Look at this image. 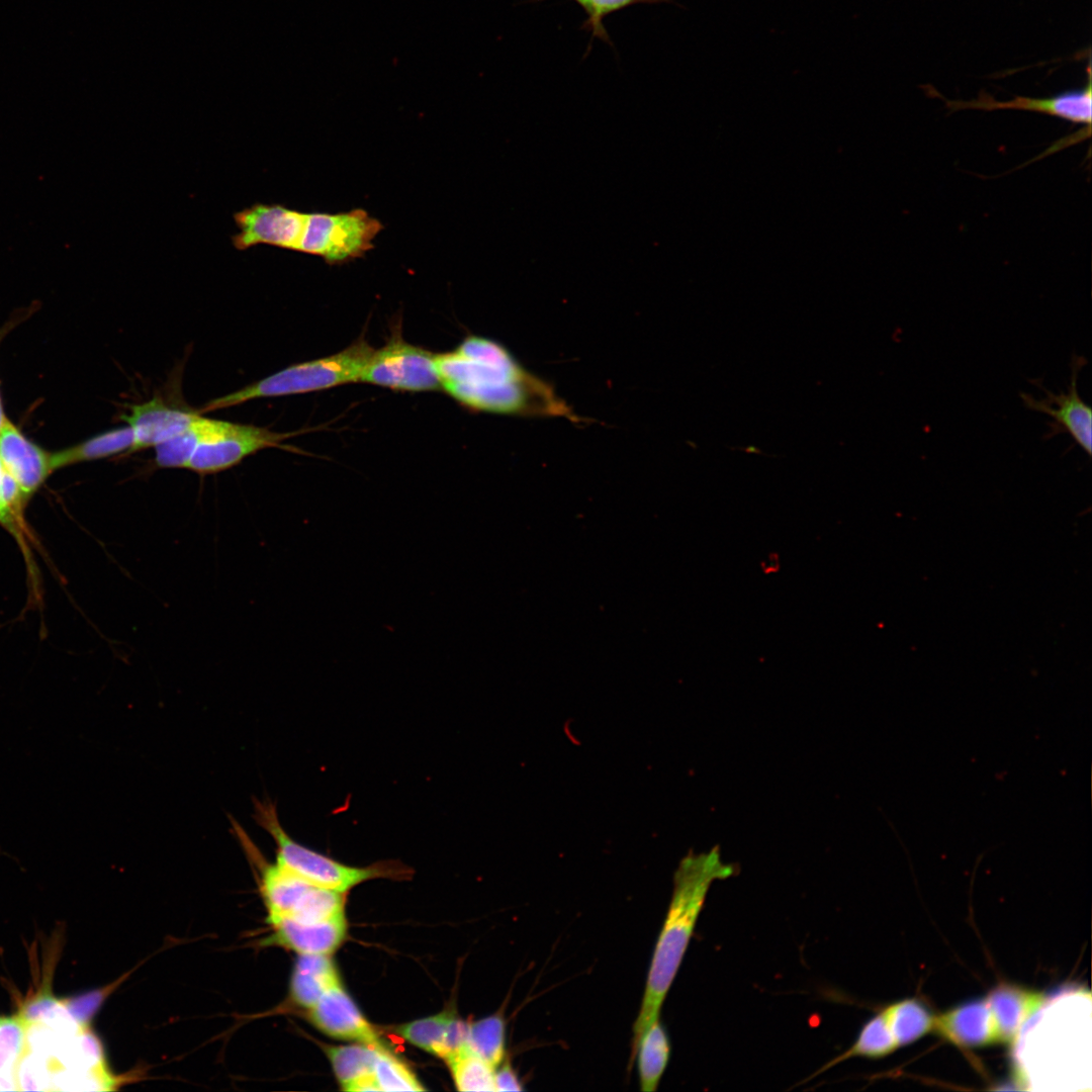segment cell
<instances>
[{
    "label": "cell",
    "instance_id": "cell-1",
    "mask_svg": "<svg viewBox=\"0 0 1092 1092\" xmlns=\"http://www.w3.org/2000/svg\"><path fill=\"white\" fill-rule=\"evenodd\" d=\"M441 388L476 413L583 422L553 384L529 370L500 342L468 335L435 355Z\"/></svg>",
    "mask_w": 1092,
    "mask_h": 1092
},
{
    "label": "cell",
    "instance_id": "cell-2",
    "mask_svg": "<svg viewBox=\"0 0 1092 1092\" xmlns=\"http://www.w3.org/2000/svg\"><path fill=\"white\" fill-rule=\"evenodd\" d=\"M733 873L732 866L721 861L718 849L687 856L680 862L633 1026L632 1057L641 1035L659 1019L661 1006L681 964L711 884Z\"/></svg>",
    "mask_w": 1092,
    "mask_h": 1092
},
{
    "label": "cell",
    "instance_id": "cell-3",
    "mask_svg": "<svg viewBox=\"0 0 1092 1092\" xmlns=\"http://www.w3.org/2000/svg\"><path fill=\"white\" fill-rule=\"evenodd\" d=\"M373 351L362 336L341 352L290 365L237 391L209 400L198 412L207 413L257 398L300 394L360 381Z\"/></svg>",
    "mask_w": 1092,
    "mask_h": 1092
},
{
    "label": "cell",
    "instance_id": "cell-4",
    "mask_svg": "<svg viewBox=\"0 0 1092 1092\" xmlns=\"http://www.w3.org/2000/svg\"><path fill=\"white\" fill-rule=\"evenodd\" d=\"M254 817L276 844V862L313 885L345 893L377 878L403 879L411 870L397 860H381L353 867L315 851L294 840L282 827L273 802H254Z\"/></svg>",
    "mask_w": 1092,
    "mask_h": 1092
},
{
    "label": "cell",
    "instance_id": "cell-5",
    "mask_svg": "<svg viewBox=\"0 0 1092 1092\" xmlns=\"http://www.w3.org/2000/svg\"><path fill=\"white\" fill-rule=\"evenodd\" d=\"M383 224L362 208L340 213H307L298 252L322 257L329 265L362 258L374 248Z\"/></svg>",
    "mask_w": 1092,
    "mask_h": 1092
},
{
    "label": "cell",
    "instance_id": "cell-6",
    "mask_svg": "<svg viewBox=\"0 0 1092 1092\" xmlns=\"http://www.w3.org/2000/svg\"><path fill=\"white\" fill-rule=\"evenodd\" d=\"M360 381L400 391L441 388L435 354L407 343L396 326L385 345L373 351Z\"/></svg>",
    "mask_w": 1092,
    "mask_h": 1092
},
{
    "label": "cell",
    "instance_id": "cell-7",
    "mask_svg": "<svg viewBox=\"0 0 1092 1092\" xmlns=\"http://www.w3.org/2000/svg\"><path fill=\"white\" fill-rule=\"evenodd\" d=\"M295 434L213 419L187 469L200 475L221 472L260 450L284 448L282 442Z\"/></svg>",
    "mask_w": 1092,
    "mask_h": 1092
},
{
    "label": "cell",
    "instance_id": "cell-8",
    "mask_svg": "<svg viewBox=\"0 0 1092 1092\" xmlns=\"http://www.w3.org/2000/svg\"><path fill=\"white\" fill-rule=\"evenodd\" d=\"M1086 362L1084 357L1073 355L1071 382L1066 392L1054 393L1043 386L1040 379H1032L1030 382L1044 391L1045 396L1034 398L1025 392H1020L1019 395L1026 408L1045 414L1053 419V422L1049 424L1050 432L1045 438L1067 433L1081 449L1091 456L1092 410L1081 398L1078 391V376Z\"/></svg>",
    "mask_w": 1092,
    "mask_h": 1092
},
{
    "label": "cell",
    "instance_id": "cell-9",
    "mask_svg": "<svg viewBox=\"0 0 1092 1092\" xmlns=\"http://www.w3.org/2000/svg\"><path fill=\"white\" fill-rule=\"evenodd\" d=\"M306 216L281 204L256 203L234 214L239 233L232 243L241 251L263 244L298 252Z\"/></svg>",
    "mask_w": 1092,
    "mask_h": 1092
},
{
    "label": "cell",
    "instance_id": "cell-10",
    "mask_svg": "<svg viewBox=\"0 0 1092 1092\" xmlns=\"http://www.w3.org/2000/svg\"><path fill=\"white\" fill-rule=\"evenodd\" d=\"M1091 70L1090 61L1087 67V82L1080 89L1070 90L1048 98H1032L1016 96L1008 101L995 100L989 93L981 91L978 98L963 101L945 99L949 112L962 109L996 110V109H1019L1054 115L1074 123L1087 125L1091 128Z\"/></svg>",
    "mask_w": 1092,
    "mask_h": 1092
},
{
    "label": "cell",
    "instance_id": "cell-11",
    "mask_svg": "<svg viewBox=\"0 0 1092 1092\" xmlns=\"http://www.w3.org/2000/svg\"><path fill=\"white\" fill-rule=\"evenodd\" d=\"M312 1023L326 1034L376 1046L383 1044L341 983L330 988L309 1009Z\"/></svg>",
    "mask_w": 1092,
    "mask_h": 1092
},
{
    "label": "cell",
    "instance_id": "cell-12",
    "mask_svg": "<svg viewBox=\"0 0 1092 1092\" xmlns=\"http://www.w3.org/2000/svg\"><path fill=\"white\" fill-rule=\"evenodd\" d=\"M121 418L130 428L132 446L127 454L155 447L186 429L198 412L175 407L161 397L128 406Z\"/></svg>",
    "mask_w": 1092,
    "mask_h": 1092
},
{
    "label": "cell",
    "instance_id": "cell-13",
    "mask_svg": "<svg viewBox=\"0 0 1092 1092\" xmlns=\"http://www.w3.org/2000/svg\"><path fill=\"white\" fill-rule=\"evenodd\" d=\"M267 921L272 925L273 933L265 943L283 946L298 954H330L347 935L345 915L318 922H300L285 917Z\"/></svg>",
    "mask_w": 1092,
    "mask_h": 1092
},
{
    "label": "cell",
    "instance_id": "cell-14",
    "mask_svg": "<svg viewBox=\"0 0 1092 1092\" xmlns=\"http://www.w3.org/2000/svg\"><path fill=\"white\" fill-rule=\"evenodd\" d=\"M51 455L26 439L7 419L0 429V460L25 497L51 473Z\"/></svg>",
    "mask_w": 1092,
    "mask_h": 1092
},
{
    "label": "cell",
    "instance_id": "cell-15",
    "mask_svg": "<svg viewBox=\"0 0 1092 1092\" xmlns=\"http://www.w3.org/2000/svg\"><path fill=\"white\" fill-rule=\"evenodd\" d=\"M340 983L329 954H299L291 975L290 997L298 1006L310 1009L330 988Z\"/></svg>",
    "mask_w": 1092,
    "mask_h": 1092
},
{
    "label": "cell",
    "instance_id": "cell-16",
    "mask_svg": "<svg viewBox=\"0 0 1092 1092\" xmlns=\"http://www.w3.org/2000/svg\"><path fill=\"white\" fill-rule=\"evenodd\" d=\"M132 443V432L128 426L112 429L73 447L51 454V468L53 471L77 462L101 459L123 452L128 453Z\"/></svg>",
    "mask_w": 1092,
    "mask_h": 1092
},
{
    "label": "cell",
    "instance_id": "cell-17",
    "mask_svg": "<svg viewBox=\"0 0 1092 1092\" xmlns=\"http://www.w3.org/2000/svg\"><path fill=\"white\" fill-rule=\"evenodd\" d=\"M638 1057V1071L641 1090H656L670 1056V1042L659 1019L654 1021L641 1035L633 1055Z\"/></svg>",
    "mask_w": 1092,
    "mask_h": 1092
},
{
    "label": "cell",
    "instance_id": "cell-18",
    "mask_svg": "<svg viewBox=\"0 0 1092 1092\" xmlns=\"http://www.w3.org/2000/svg\"><path fill=\"white\" fill-rule=\"evenodd\" d=\"M213 419L199 412L182 432L155 446L154 462L158 468H186Z\"/></svg>",
    "mask_w": 1092,
    "mask_h": 1092
},
{
    "label": "cell",
    "instance_id": "cell-19",
    "mask_svg": "<svg viewBox=\"0 0 1092 1092\" xmlns=\"http://www.w3.org/2000/svg\"><path fill=\"white\" fill-rule=\"evenodd\" d=\"M382 1048L385 1046L355 1042L328 1045L325 1052L338 1081L341 1086H344L362 1077L373 1075L374 1065Z\"/></svg>",
    "mask_w": 1092,
    "mask_h": 1092
},
{
    "label": "cell",
    "instance_id": "cell-20",
    "mask_svg": "<svg viewBox=\"0 0 1092 1092\" xmlns=\"http://www.w3.org/2000/svg\"><path fill=\"white\" fill-rule=\"evenodd\" d=\"M27 1025L19 1013L0 1016V1090H17L15 1071L26 1050Z\"/></svg>",
    "mask_w": 1092,
    "mask_h": 1092
},
{
    "label": "cell",
    "instance_id": "cell-21",
    "mask_svg": "<svg viewBox=\"0 0 1092 1092\" xmlns=\"http://www.w3.org/2000/svg\"><path fill=\"white\" fill-rule=\"evenodd\" d=\"M467 1048L495 1070L506 1054L504 1019L491 1015L469 1024Z\"/></svg>",
    "mask_w": 1092,
    "mask_h": 1092
},
{
    "label": "cell",
    "instance_id": "cell-22",
    "mask_svg": "<svg viewBox=\"0 0 1092 1092\" xmlns=\"http://www.w3.org/2000/svg\"><path fill=\"white\" fill-rule=\"evenodd\" d=\"M459 1091H495L494 1069L468 1048L447 1061Z\"/></svg>",
    "mask_w": 1092,
    "mask_h": 1092
},
{
    "label": "cell",
    "instance_id": "cell-23",
    "mask_svg": "<svg viewBox=\"0 0 1092 1092\" xmlns=\"http://www.w3.org/2000/svg\"><path fill=\"white\" fill-rule=\"evenodd\" d=\"M452 1013L442 1012L394 1027V1031L411 1044L442 1058L443 1040Z\"/></svg>",
    "mask_w": 1092,
    "mask_h": 1092
},
{
    "label": "cell",
    "instance_id": "cell-24",
    "mask_svg": "<svg viewBox=\"0 0 1092 1092\" xmlns=\"http://www.w3.org/2000/svg\"><path fill=\"white\" fill-rule=\"evenodd\" d=\"M373 1077L380 1091H424L416 1075L385 1048L379 1051Z\"/></svg>",
    "mask_w": 1092,
    "mask_h": 1092
},
{
    "label": "cell",
    "instance_id": "cell-25",
    "mask_svg": "<svg viewBox=\"0 0 1092 1092\" xmlns=\"http://www.w3.org/2000/svg\"><path fill=\"white\" fill-rule=\"evenodd\" d=\"M585 13L586 18L582 28L590 33V39L600 40L611 44V39L604 25V19L609 15L623 10L635 4H657L671 2L672 0H572Z\"/></svg>",
    "mask_w": 1092,
    "mask_h": 1092
},
{
    "label": "cell",
    "instance_id": "cell-26",
    "mask_svg": "<svg viewBox=\"0 0 1092 1092\" xmlns=\"http://www.w3.org/2000/svg\"><path fill=\"white\" fill-rule=\"evenodd\" d=\"M109 989L107 987L78 997L64 999L61 1002L75 1021L82 1026H88L89 1020L99 1008Z\"/></svg>",
    "mask_w": 1092,
    "mask_h": 1092
},
{
    "label": "cell",
    "instance_id": "cell-27",
    "mask_svg": "<svg viewBox=\"0 0 1092 1092\" xmlns=\"http://www.w3.org/2000/svg\"><path fill=\"white\" fill-rule=\"evenodd\" d=\"M468 1026L465 1021L452 1015L446 1027L441 1059L447 1062L467 1049Z\"/></svg>",
    "mask_w": 1092,
    "mask_h": 1092
},
{
    "label": "cell",
    "instance_id": "cell-28",
    "mask_svg": "<svg viewBox=\"0 0 1092 1092\" xmlns=\"http://www.w3.org/2000/svg\"><path fill=\"white\" fill-rule=\"evenodd\" d=\"M494 1090L503 1092L523 1090L522 1084L509 1062L500 1064L494 1070Z\"/></svg>",
    "mask_w": 1092,
    "mask_h": 1092
},
{
    "label": "cell",
    "instance_id": "cell-29",
    "mask_svg": "<svg viewBox=\"0 0 1092 1092\" xmlns=\"http://www.w3.org/2000/svg\"><path fill=\"white\" fill-rule=\"evenodd\" d=\"M342 1089L350 1092L380 1091L373 1075L352 1081L342 1086Z\"/></svg>",
    "mask_w": 1092,
    "mask_h": 1092
},
{
    "label": "cell",
    "instance_id": "cell-30",
    "mask_svg": "<svg viewBox=\"0 0 1092 1092\" xmlns=\"http://www.w3.org/2000/svg\"><path fill=\"white\" fill-rule=\"evenodd\" d=\"M3 476L4 469L0 460V522L4 525L11 526L13 520L17 515L7 505L3 494Z\"/></svg>",
    "mask_w": 1092,
    "mask_h": 1092
},
{
    "label": "cell",
    "instance_id": "cell-31",
    "mask_svg": "<svg viewBox=\"0 0 1092 1092\" xmlns=\"http://www.w3.org/2000/svg\"><path fill=\"white\" fill-rule=\"evenodd\" d=\"M5 420H6V418H5L4 413H3L2 402H1V397H0V429H1V427H2Z\"/></svg>",
    "mask_w": 1092,
    "mask_h": 1092
}]
</instances>
